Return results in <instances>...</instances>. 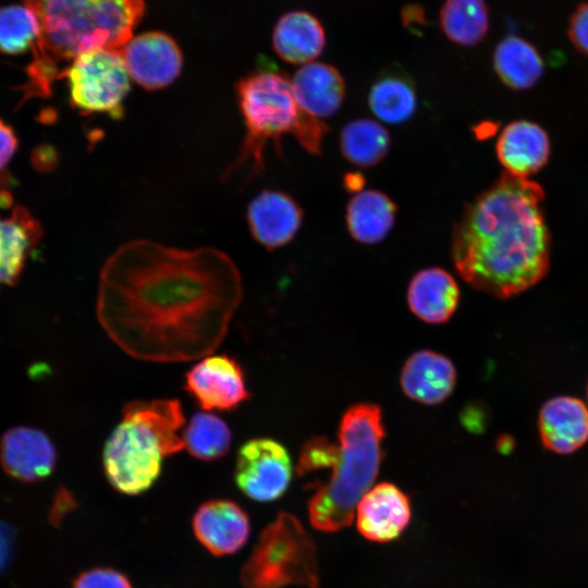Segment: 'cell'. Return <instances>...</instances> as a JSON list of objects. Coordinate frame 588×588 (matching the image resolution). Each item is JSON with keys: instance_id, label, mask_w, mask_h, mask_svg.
<instances>
[{"instance_id": "7c38bea8", "label": "cell", "mask_w": 588, "mask_h": 588, "mask_svg": "<svg viewBox=\"0 0 588 588\" xmlns=\"http://www.w3.org/2000/svg\"><path fill=\"white\" fill-rule=\"evenodd\" d=\"M359 534L373 542H389L407 527L412 507L409 498L397 486L380 482L370 488L356 506Z\"/></svg>"}, {"instance_id": "836d02e7", "label": "cell", "mask_w": 588, "mask_h": 588, "mask_svg": "<svg viewBox=\"0 0 588 588\" xmlns=\"http://www.w3.org/2000/svg\"><path fill=\"white\" fill-rule=\"evenodd\" d=\"M403 23L406 27L421 26L425 24V13L419 5H407L402 12Z\"/></svg>"}, {"instance_id": "d6986e66", "label": "cell", "mask_w": 588, "mask_h": 588, "mask_svg": "<svg viewBox=\"0 0 588 588\" xmlns=\"http://www.w3.org/2000/svg\"><path fill=\"white\" fill-rule=\"evenodd\" d=\"M407 304L420 320L441 324L446 322L457 308L460 287L455 279L444 269L431 267L414 274L407 287Z\"/></svg>"}, {"instance_id": "277c9868", "label": "cell", "mask_w": 588, "mask_h": 588, "mask_svg": "<svg viewBox=\"0 0 588 588\" xmlns=\"http://www.w3.org/2000/svg\"><path fill=\"white\" fill-rule=\"evenodd\" d=\"M384 436L378 405L359 403L345 411L338 430L339 455L328 470L329 477L309 485L315 488L308 501L315 529L335 532L351 525L358 502L378 476Z\"/></svg>"}, {"instance_id": "ac0fdd59", "label": "cell", "mask_w": 588, "mask_h": 588, "mask_svg": "<svg viewBox=\"0 0 588 588\" xmlns=\"http://www.w3.org/2000/svg\"><path fill=\"white\" fill-rule=\"evenodd\" d=\"M543 445L559 454H569L588 440V408L576 397L549 400L539 414Z\"/></svg>"}, {"instance_id": "5b68a950", "label": "cell", "mask_w": 588, "mask_h": 588, "mask_svg": "<svg viewBox=\"0 0 588 588\" xmlns=\"http://www.w3.org/2000/svg\"><path fill=\"white\" fill-rule=\"evenodd\" d=\"M184 424L183 407L176 399L134 400L124 404L122 419L102 450L109 483L126 495L149 490L161 474L163 460L184 449L180 434Z\"/></svg>"}, {"instance_id": "cb8c5ba5", "label": "cell", "mask_w": 588, "mask_h": 588, "mask_svg": "<svg viewBox=\"0 0 588 588\" xmlns=\"http://www.w3.org/2000/svg\"><path fill=\"white\" fill-rule=\"evenodd\" d=\"M368 105L380 121L402 124L413 117L417 107L414 83L406 74L388 70L373 82Z\"/></svg>"}, {"instance_id": "7a4b0ae2", "label": "cell", "mask_w": 588, "mask_h": 588, "mask_svg": "<svg viewBox=\"0 0 588 588\" xmlns=\"http://www.w3.org/2000/svg\"><path fill=\"white\" fill-rule=\"evenodd\" d=\"M543 196L537 183L505 172L466 206L453 230L451 255L469 285L507 298L544 277L550 235Z\"/></svg>"}, {"instance_id": "9c48e42d", "label": "cell", "mask_w": 588, "mask_h": 588, "mask_svg": "<svg viewBox=\"0 0 588 588\" xmlns=\"http://www.w3.org/2000/svg\"><path fill=\"white\" fill-rule=\"evenodd\" d=\"M293 466L286 448L274 439L258 437L237 450L234 481L249 499L271 502L280 499L292 480Z\"/></svg>"}, {"instance_id": "9a60e30c", "label": "cell", "mask_w": 588, "mask_h": 588, "mask_svg": "<svg viewBox=\"0 0 588 588\" xmlns=\"http://www.w3.org/2000/svg\"><path fill=\"white\" fill-rule=\"evenodd\" d=\"M247 221L254 238L267 249L291 242L303 221V210L287 194L264 191L248 205Z\"/></svg>"}, {"instance_id": "8d00e7d4", "label": "cell", "mask_w": 588, "mask_h": 588, "mask_svg": "<svg viewBox=\"0 0 588 588\" xmlns=\"http://www.w3.org/2000/svg\"><path fill=\"white\" fill-rule=\"evenodd\" d=\"M587 394H588V389H587Z\"/></svg>"}, {"instance_id": "2e32d148", "label": "cell", "mask_w": 588, "mask_h": 588, "mask_svg": "<svg viewBox=\"0 0 588 588\" xmlns=\"http://www.w3.org/2000/svg\"><path fill=\"white\" fill-rule=\"evenodd\" d=\"M400 383L409 399L425 405H437L453 392L456 370L444 355L421 350L413 353L404 363Z\"/></svg>"}, {"instance_id": "1f68e13d", "label": "cell", "mask_w": 588, "mask_h": 588, "mask_svg": "<svg viewBox=\"0 0 588 588\" xmlns=\"http://www.w3.org/2000/svg\"><path fill=\"white\" fill-rule=\"evenodd\" d=\"M568 35L574 46L588 54V3L580 4L573 13Z\"/></svg>"}, {"instance_id": "d6a6232c", "label": "cell", "mask_w": 588, "mask_h": 588, "mask_svg": "<svg viewBox=\"0 0 588 588\" xmlns=\"http://www.w3.org/2000/svg\"><path fill=\"white\" fill-rule=\"evenodd\" d=\"M16 146L17 139L13 130L0 119V170L13 157Z\"/></svg>"}, {"instance_id": "e575fe53", "label": "cell", "mask_w": 588, "mask_h": 588, "mask_svg": "<svg viewBox=\"0 0 588 588\" xmlns=\"http://www.w3.org/2000/svg\"><path fill=\"white\" fill-rule=\"evenodd\" d=\"M365 185L364 176L358 172H351L344 176V187L351 193H358L363 191Z\"/></svg>"}, {"instance_id": "8992f818", "label": "cell", "mask_w": 588, "mask_h": 588, "mask_svg": "<svg viewBox=\"0 0 588 588\" xmlns=\"http://www.w3.org/2000/svg\"><path fill=\"white\" fill-rule=\"evenodd\" d=\"M236 93L246 135L224 177L245 166L253 173L262 170L265 146L268 142L279 146L285 134L293 135L309 154L320 155L328 126L301 109L286 76L274 71H257L238 82Z\"/></svg>"}, {"instance_id": "3957f363", "label": "cell", "mask_w": 588, "mask_h": 588, "mask_svg": "<svg viewBox=\"0 0 588 588\" xmlns=\"http://www.w3.org/2000/svg\"><path fill=\"white\" fill-rule=\"evenodd\" d=\"M39 26L30 68L60 77L58 64L99 48L119 49L140 21L144 0H24Z\"/></svg>"}, {"instance_id": "4dcf8cb0", "label": "cell", "mask_w": 588, "mask_h": 588, "mask_svg": "<svg viewBox=\"0 0 588 588\" xmlns=\"http://www.w3.org/2000/svg\"><path fill=\"white\" fill-rule=\"evenodd\" d=\"M73 588H133L122 573L112 568H93L82 573Z\"/></svg>"}, {"instance_id": "484cf974", "label": "cell", "mask_w": 588, "mask_h": 588, "mask_svg": "<svg viewBox=\"0 0 588 588\" xmlns=\"http://www.w3.org/2000/svg\"><path fill=\"white\" fill-rule=\"evenodd\" d=\"M390 135L387 128L371 119H355L340 133V148L344 158L362 168L378 164L388 154Z\"/></svg>"}, {"instance_id": "4fadbf2b", "label": "cell", "mask_w": 588, "mask_h": 588, "mask_svg": "<svg viewBox=\"0 0 588 588\" xmlns=\"http://www.w3.org/2000/svg\"><path fill=\"white\" fill-rule=\"evenodd\" d=\"M193 530L212 554H233L245 546L249 537V517L231 500H209L197 509Z\"/></svg>"}, {"instance_id": "30bf717a", "label": "cell", "mask_w": 588, "mask_h": 588, "mask_svg": "<svg viewBox=\"0 0 588 588\" xmlns=\"http://www.w3.org/2000/svg\"><path fill=\"white\" fill-rule=\"evenodd\" d=\"M183 388L206 412H230L252 396L241 364L226 354L203 357L185 373Z\"/></svg>"}, {"instance_id": "4316f807", "label": "cell", "mask_w": 588, "mask_h": 588, "mask_svg": "<svg viewBox=\"0 0 588 588\" xmlns=\"http://www.w3.org/2000/svg\"><path fill=\"white\" fill-rule=\"evenodd\" d=\"M184 449L197 460L213 462L225 456L232 444V431L219 416L203 411L189 418L182 432Z\"/></svg>"}, {"instance_id": "ffe728a7", "label": "cell", "mask_w": 588, "mask_h": 588, "mask_svg": "<svg viewBox=\"0 0 588 588\" xmlns=\"http://www.w3.org/2000/svg\"><path fill=\"white\" fill-rule=\"evenodd\" d=\"M296 101L307 114L319 120L335 114L345 97V82L336 68L323 62L301 66L292 78Z\"/></svg>"}, {"instance_id": "8fae6325", "label": "cell", "mask_w": 588, "mask_h": 588, "mask_svg": "<svg viewBox=\"0 0 588 588\" xmlns=\"http://www.w3.org/2000/svg\"><path fill=\"white\" fill-rule=\"evenodd\" d=\"M130 77L148 89L171 84L181 73L183 58L167 34L148 32L131 38L121 49Z\"/></svg>"}, {"instance_id": "f546056e", "label": "cell", "mask_w": 588, "mask_h": 588, "mask_svg": "<svg viewBox=\"0 0 588 588\" xmlns=\"http://www.w3.org/2000/svg\"><path fill=\"white\" fill-rule=\"evenodd\" d=\"M338 455L339 443L320 436L310 438L301 449L296 474L304 477L316 471L329 470Z\"/></svg>"}, {"instance_id": "6da1fadb", "label": "cell", "mask_w": 588, "mask_h": 588, "mask_svg": "<svg viewBox=\"0 0 588 588\" xmlns=\"http://www.w3.org/2000/svg\"><path fill=\"white\" fill-rule=\"evenodd\" d=\"M242 295L241 273L225 253L133 240L102 265L96 315L133 358L191 362L219 347Z\"/></svg>"}, {"instance_id": "d4e9b609", "label": "cell", "mask_w": 588, "mask_h": 588, "mask_svg": "<svg viewBox=\"0 0 588 588\" xmlns=\"http://www.w3.org/2000/svg\"><path fill=\"white\" fill-rule=\"evenodd\" d=\"M493 65L501 81L513 89L530 88L543 74L539 52L516 36H509L499 42L493 53Z\"/></svg>"}, {"instance_id": "603a6c76", "label": "cell", "mask_w": 588, "mask_h": 588, "mask_svg": "<svg viewBox=\"0 0 588 588\" xmlns=\"http://www.w3.org/2000/svg\"><path fill=\"white\" fill-rule=\"evenodd\" d=\"M396 205L384 193L363 189L346 206V226L351 236L363 244L383 241L395 222Z\"/></svg>"}, {"instance_id": "5bb4252c", "label": "cell", "mask_w": 588, "mask_h": 588, "mask_svg": "<svg viewBox=\"0 0 588 588\" xmlns=\"http://www.w3.org/2000/svg\"><path fill=\"white\" fill-rule=\"evenodd\" d=\"M0 461L11 477L36 481L51 474L57 452L51 439L41 430L19 426L8 430L0 442Z\"/></svg>"}, {"instance_id": "ba28073f", "label": "cell", "mask_w": 588, "mask_h": 588, "mask_svg": "<svg viewBox=\"0 0 588 588\" xmlns=\"http://www.w3.org/2000/svg\"><path fill=\"white\" fill-rule=\"evenodd\" d=\"M66 76L72 106L84 114L122 118L130 90V74L120 49L99 48L73 60Z\"/></svg>"}, {"instance_id": "44dd1931", "label": "cell", "mask_w": 588, "mask_h": 588, "mask_svg": "<svg viewBox=\"0 0 588 588\" xmlns=\"http://www.w3.org/2000/svg\"><path fill=\"white\" fill-rule=\"evenodd\" d=\"M272 42L282 60L304 65L322 53L326 34L316 16L305 11H293L278 21Z\"/></svg>"}, {"instance_id": "83f0119b", "label": "cell", "mask_w": 588, "mask_h": 588, "mask_svg": "<svg viewBox=\"0 0 588 588\" xmlns=\"http://www.w3.org/2000/svg\"><path fill=\"white\" fill-rule=\"evenodd\" d=\"M440 25L446 37L461 46H474L488 33L489 14L485 0H445Z\"/></svg>"}, {"instance_id": "d590c367", "label": "cell", "mask_w": 588, "mask_h": 588, "mask_svg": "<svg viewBox=\"0 0 588 588\" xmlns=\"http://www.w3.org/2000/svg\"><path fill=\"white\" fill-rule=\"evenodd\" d=\"M8 554L7 543L3 535L0 532V565L3 564L5 556Z\"/></svg>"}, {"instance_id": "7402d4cb", "label": "cell", "mask_w": 588, "mask_h": 588, "mask_svg": "<svg viewBox=\"0 0 588 588\" xmlns=\"http://www.w3.org/2000/svg\"><path fill=\"white\" fill-rule=\"evenodd\" d=\"M40 237L38 221L24 208L15 207L9 217H0V285L17 281Z\"/></svg>"}, {"instance_id": "e0dca14e", "label": "cell", "mask_w": 588, "mask_h": 588, "mask_svg": "<svg viewBox=\"0 0 588 588\" xmlns=\"http://www.w3.org/2000/svg\"><path fill=\"white\" fill-rule=\"evenodd\" d=\"M550 140L538 124L517 120L507 124L497 140V156L506 173L525 177L536 173L548 161Z\"/></svg>"}, {"instance_id": "52a82bcc", "label": "cell", "mask_w": 588, "mask_h": 588, "mask_svg": "<svg viewBox=\"0 0 588 588\" xmlns=\"http://www.w3.org/2000/svg\"><path fill=\"white\" fill-rule=\"evenodd\" d=\"M245 588H319V566L313 538L294 515L280 512L260 534L241 571Z\"/></svg>"}, {"instance_id": "f1b7e54d", "label": "cell", "mask_w": 588, "mask_h": 588, "mask_svg": "<svg viewBox=\"0 0 588 588\" xmlns=\"http://www.w3.org/2000/svg\"><path fill=\"white\" fill-rule=\"evenodd\" d=\"M39 26L33 12L21 5L0 8V51L19 54L35 48Z\"/></svg>"}]
</instances>
